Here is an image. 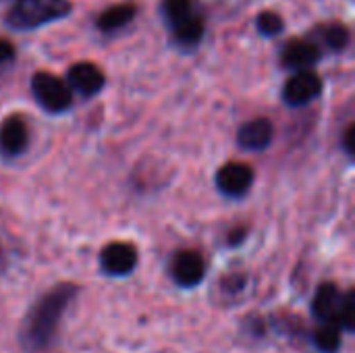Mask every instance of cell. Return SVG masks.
Here are the masks:
<instances>
[{
    "instance_id": "cell-6",
    "label": "cell",
    "mask_w": 355,
    "mask_h": 353,
    "mask_svg": "<svg viewBox=\"0 0 355 353\" xmlns=\"http://www.w3.org/2000/svg\"><path fill=\"white\" fill-rule=\"evenodd\" d=\"M254 171L243 162H227L216 171V187L227 198H241L252 189Z\"/></svg>"
},
{
    "instance_id": "cell-17",
    "label": "cell",
    "mask_w": 355,
    "mask_h": 353,
    "mask_svg": "<svg viewBox=\"0 0 355 353\" xmlns=\"http://www.w3.org/2000/svg\"><path fill=\"white\" fill-rule=\"evenodd\" d=\"M335 325L341 331H354L355 329V291L349 289L347 293H343L339 310H337V318Z\"/></svg>"
},
{
    "instance_id": "cell-3",
    "label": "cell",
    "mask_w": 355,
    "mask_h": 353,
    "mask_svg": "<svg viewBox=\"0 0 355 353\" xmlns=\"http://www.w3.org/2000/svg\"><path fill=\"white\" fill-rule=\"evenodd\" d=\"M31 94L48 112H64L73 104V92L60 77L40 71L31 77Z\"/></svg>"
},
{
    "instance_id": "cell-20",
    "label": "cell",
    "mask_w": 355,
    "mask_h": 353,
    "mask_svg": "<svg viewBox=\"0 0 355 353\" xmlns=\"http://www.w3.org/2000/svg\"><path fill=\"white\" fill-rule=\"evenodd\" d=\"M354 139H355V125H349V127L345 129V135H343V146H345V152H347L349 156H354V152H355Z\"/></svg>"
},
{
    "instance_id": "cell-4",
    "label": "cell",
    "mask_w": 355,
    "mask_h": 353,
    "mask_svg": "<svg viewBox=\"0 0 355 353\" xmlns=\"http://www.w3.org/2000/svg\"><path fill=\"white\" fill-rule=\"evenodd\" d=\"M137 250L127 241H112L100 252V268L110 277H127L137 266Z\"/></svg>"
},
{
    "instance_id": "cell-8",
    "label": "cell",
    "mask_w": 355,
    "mask_h": 353,
    "mask_svg": "<svg viewBox=\"0 0 355 353\" xmlns=\"http://www.w3.org/2000/svg\"><path fill=\"white\" fill-rule=\"evenodd\" d=\"M320 60V46L310 40H291L283 46L281 62L285 69L310 71Z\"/></svg>"
},
{
    "instance_id": "cell-21",
    "label": "cell",
    "mask_w": 355,
    "mask_h": 353,
    "mask_svg": "<svg viewBox=\"0 0 355 353\" xmlns=\"http://www.w3.org/2000/svg\"><path fill=\"white\" fill-rule=\"evenodd\" d=\"M231 235H233V237L229 239V243H231V246H237V243H241V241H243L245 229H235V231H233Z\"/></svg>"
},
{
    "instance_id": "cell-11",
    "label": "cell",
    "mask_w": 355,
    "mask_h": 353,
    "mask_svg": "<svg viewBox=\"0 0 355 353\" xmlns=\"http://www.w3.org/2000/svg\"><path fill=\"white\" fill-rule=\"evenodd\" d=\"M27 144H29L27 123L17 114L4 119L0 125V152L6 156H19L27 150Z\"/></svg>"
},
{
    "instance_id": "cell-2",
    "label": "cell",
    "mask_w": 355,
    "mask_h": 353,
    "mask_svg": "<svg viewBox=\"0 0 355 353\" xmlns=\"http://www.w3.org/2000/svg\"><path fill=\"white\" fill-rule=\"evenodd\" d=\"M71 0H17L4 17L10 29H35L71 12Z\"/></svg>"
},
{
    "instance_id": "cell-12",
    "label": "cell",
    "mask_w": 355,
    "mask_h": 353,
    "mask_svg": "<svg viewBox=\"0 0 355 353\" xmlns=\"http://www.w3.org/2000/svg\"><path fill=\"white\" fill-rule=\"evenodd\" d=\"M343 293L337 289L335 283H322L312 300V314L320 320V322H333L337 318V310L341 304Z\"/></svg>"
},
{
    "instance_id": "cell-10",
    "label": "cell",
    "mask_w": 355,
    "mask_h": 353,
    "mask_svg": "<svg viewBox=\"0 0 355 353\" xmlns=\"http://www.w3.org/2000/svg\"><path fill=\"white\" fill-rule=\"evenodd\" d=\"M272 135H275V129H272V123L264 117L260 119H252L248 123H243L237 131V144L243 148V150H250V152H260V150H266L272 141Z\"/></svg>"
},
{
    "instance_id": "cell-9",
    "label": "cell",
    "mask_w": 355,
    "mask_h": 353,
    "mask_svg": "<svg viewBox=\"0 0 355 353\" xmlns=\"http://www.w3.org/2000/svg\"><path fill=\"white\" fill-rule=\"evenodd\" d=\"M67 79H69L67 85L73 87L75 92L83 94V96L98 94L106 83L104 73L94 62H77V64H73L69 69V73H67Z\"/></svg>"
},
{
    "instance_id": "cell-5",
    "label": "cell",
    "mask_w": 355,
    "mask_h": 353,
    "mask_svg": "<svg viewBox=\"0 0 355 353\" xmlns=\"http://www.w3.org/2000/svg\"><path fill=\"white\" fill-rule=\"evenodd\" d=\"M322 92V79L314 71H297L283 87V100L289 106H306Z\"/></svg>"
},
{
    "instance_id": "cell-1",
    "label": "cell",
    "mask_w": 355,
    "mask_h": 353,
    "mask_svg": "<svg viewBox=\"0 0 355 353\" xmlns=\"http://www.w3.org/2000/svg\"><path fill=\"white\" fill-rule=\"evenodd\" d=\"M77 291L79 287L75 283H58L29 308L19 331V341L25 353H46L52 347L60 320Z\"/></svg>"
},
{
    "instance_id": "cell-18",
    "label": "cell",
    "mask_w": 355,
    "mask_h": 353,
    "mask_svg": "<svg viewBox=\"0 0 355 353\" xmlns=\"http://www.w3.org/2000/svg\"><path fill=\"white\" fill-rule=\"evenodd\" d=\"M256 27H258V31H260L262 35L272 37V35H279V33L283 31L285 23H283V17L277 15L275 10H264V12L258 15Z\"/></svg>"
},
{
    "instance_id": "cell-13",
    "label": "cell",
    "mask_w": 355,
    "mask_h": 353,
    "mask_svg": "<svg viewBox=\"0 0 355 353\" xmlns=\"http://www.w3.org/2000/svg\"><path fill=\"white\" fill-rule=\"evenodd\" d=\"M135 12H137V6L133 2H121V4L108 6L98 17V29L100 31H116V29L125 27L127 23H131Z\"/></svg>"
},
{
    "instance_id": "cell-19",
    "label": "cell",
    "mask_w": 355,
    "mask_h": 353,
    "mask_svg": "<svg viewBox=\"0 0 355 353\" xmlns=\"http://www.w3.org/2000/svg\"><path fill=\"white\" fill-rule=\"evenodd\" d=\"M12 56H15V46L8 40H2L0 37V64L8 62Z\"/></svg>"
},
{
    "instance_id": "cell-16",
    "label": "cell",
    "mask_w": 355,
    "mask_h": 353,
    "mask_svg": "<svg viewBox=\"0 0 355 353\" xmlns=\"http://www.w3.org/2000/svg\"><path fill=\"white\" fill-rule=\"evenodd\" d=\"M341 329L333 322H322V327H318L312 335V341L316 345V350L320 353H335L341 347Z\"/></svg>"
},
{
    "instance_id": "cell-7",
    "label": "cell",
    "mask_w": 355,
    "mask_h": 353,
    "mask_svg": "<svg viewBox=\"0 0 355 353\" xmlns=\"http://www.w3.org/2000/svg\"><path fill=\"white\" fill-rule=\"evenodd\" d=\"M171 275L177 285L181 287H196L202 283L206 275V262L198 252L191 250H181L175 254L171 262Z\"/></svg>"
},
{
    "instance_id": "cell-14",
    "label": "cell",
    "mask_w": 355,
    "mask_h": 353,
    "mask_svg": "<svg viewBox=\"0 0 355 353\" xmlns=\"http://www.w3.org/2000/svg\"><path fill=\"white\" fill-rule=\"evenodd\" d=\"M316 35L320 37V44H324L333 52H341L349 44V29L341 23H331V25H320L316 29Z\"/></svg>"
},
{
    "instance_id": "cell-15",
    "label": "cell",
    "mask_w": 355,
    "mask_h": 353,
    "mask_svg": "<svg viewBox=\"0 0 355 353\" xmlns=\"http://www.w3.org/2000/svg\"><path fill=\"white\" fill-rule=\"evenodd\" d=\"M162 15H164V21L168 23L171 31L181 27L185 21H189L196 10H193V4L191 0H164L162 2Z\"/></svg>"
}]
</instances>
